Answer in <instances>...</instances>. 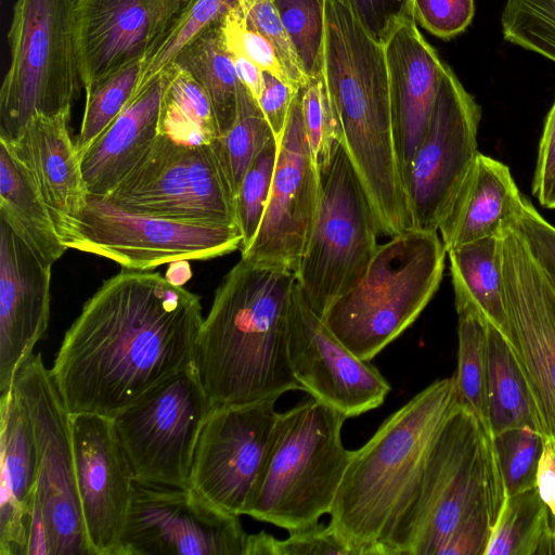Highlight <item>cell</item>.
I'll return each mask as SVG.
<instances>
[{
  "label": "cell",
  "mask_w": 555,
  "mask_h": 555,
  "mask_svg": "<svg viewBox=\"0 0 555 555\" xmlns=\"http://www.w3.org/2000/svg\"><path fill=\"white\" fill-rule=\"evenodd\" d=\"M201 299L159 273L104 281L66 331L51 369L70 414L114 418L194 369Z\"/></svg>",
  "instance_id": "6da1fadb"
},
{
  "label": "cell",
  "mask_w": 555,
  "mask_h": 555,
  "mask_svg": "<svg viewBox=\"0 0 555 555\" xmlns=\"http://www.w3.org/2000/svg\"><path fill=\"white\" fill-rule=\"evenodd\" d=\"M298 295L295 271L244 258L223 278L203 321L194 365L215 406L302 391L288 353Z\"/></svg>",
  "instance_id": "7a4b0ae2"
},
{
  "label": "cell",
  "mask_w": 555,
  "mask_h": 555,
  "mask_svg": "<svg viewBox=\"0 0 555 555\" xmlns=\"http://www.w3.org/2000/svg\"><path fill=\"white\" fill-rule=\"evenodd\" d=\"M322 72L338 142L362 184L378 233L392 237L411 224L393 139L385 49L340 0L325 2Z\"/></svg>",
  "instance_id": "3957f363"
},
{
  "label": "cell",
  "mask_w": 555,
  "mask_h": 555,
  "mask_svg": "<svg viewBox=\"0 0 555 555\" xmlns=\"http://www.w3.org/2000/svg\"><path fill=\"white\" fill-rule=\"evenodd\" d=\"M461 405L453 375L436 379L351 451L328 526L352 555H385L439 435Z\"/></svg>",
  "instance_id": "277c9868"
},
{
  "label": "cell",
  "mask_w": 555,
  "mask_h": 555,
  "mask_svg": "<svg viewBox=\"0 0 555 555\" xmlns=\"http://www.w3.org/2000/svg\"><path fill=\"white\" fill-rule=\"evenodd\" d=\"M507 496L494 435L461 405L439 435L384 553L439 555L478 509L489 507L500 516Z\"/></svg>",
  "instance_id": "5b68a950"
},
{
  "label": "cell",
  "mask_w": 555,
  "mask_h": 555,
  "mask_svg": "<svg viewBox=\"0 0 555 555\" xmlns=\"http://www.w3.org/2000/svg\"><path fill=\"white\" fill-rule=\"evenodd\" d=\"M447 249L438 231L409 228L379 245L358 283L322 315L335 337L371 361L420 317L439 288Z\"/></svg>",
  "instance_id": "8992f818"
},
{
  "label": "cell",
  "mask_w": 555,
  "mask_h": 555,
  "mask_svg": "<svg viewBox=\"0 0 555 555\" xmlns=\"http://www.w3.org/2000/svg\"><path fill=\"white\" fill-rule=\"evenodd\" d=\"M346 420L311 396L280 413L245 515L291 531L330 514L351 453L341 440Z\"/></svg>",
  "instance_id": "52a82bcc"
},
{
  "label": "cell",
  "mask_w": 555,
  "mask_h": 555,
  "mask_svg": "<svg viewBox=\"0 0 555 555\" xmlns=\"http://www.w3.org/2000/svg\"><path fill=\"white\" fill-rule=\"evenodd\" d=\"M8 42L10 65L0 89V139L5 141L36 114L70 115L80 95L73 0H16Z\"/></svg>",
  "instance_id": "ba28073f"
},
{
  "label": "cell",
  "mask_w": 555,
  "mask_h": 555,
  "mask_svg": "<svg viewBox=\"0 0 555 555\" xmlns=\"http://www.w3.org/2000/svg\"><path fill=\"white\" fill-rule=\"evenodd\" d=\"M12 387L30 420L38 454L27 555H92L77 491L70 413L40 353L20 367Z\"/></svg>",
  "instance_id": "9c48e42d"
},
{
  "label": "cell",
  "mask_w": 555,
  "mask_h": 555,
  "mask_svg": "<svg viewBox=\"0 0 555 555\" xmlns=\"http://www.w3.org/2000/svg\"><path fill=\"white\" fill-rule=\"evenodd\" d=\"M374 215L340 143L320 171V197L295 270L301 296L320 318L363 275L378 248Z\"/></svg>",
  "instance_id": "30bf717a"
},
{
  "label": "cell",
  "mask_w": 555,
  "mask_h": 555,
  "mask_svg": "<svg viewBox=\"0 0 555 555\" xmlns=\"http://www.w3.org/2000/svg\"><path fill=\"white\" fill-rule=\"evenodd\" d=\"M60 236L67 249L101 256L134 271H149L179 260H208L230 254L243 244L237 225L132 212L91 194Z\"/></svg>",
  "instance_id": "8fae6325"
},
{
  "label": "cell",
  "mask_w": 555,
  "mask_h": 555,
  "mask_svg": "<svg viewBox=\"0 0 555 555\" xmlns=\"http://www.w3.org/2000/svg\"><path fill=\"white\" fill-rule=\"evenodd\" d=\"M105 198L132 212L237 225L234 196L211 143L189 145L159 134Z\"/></svg>",
  "instance_id": "7c38bea8"
},
{
  "label": "cell",
  "mask_w": 555,
  "mask_h": 555,
  "mask_svg": "<svg viewBox=\"0 0 555 555\" xmlns=\"http://www.w3.org/2000/svg\"><path fill=\"white\" fill-rule=\"evenodd\" d=\"M214 406L192 369L117 414L114 427L134 480L190 486L198 437Z\"/></svg>",
  "instance_id": "4fadbf2b"
},
{
  "label": "cell",
  "mask_w": 555,
  "mask_h": 555,
  "mask_svg": "<svg viewBox=\"0 0 555 555\" xmlns=\"http://www.w3.org/2000/svg\"><path fill=\"white\" fill-rule=\"evenodd\" d=\"M501 269L507 343L531 393L538 431L555 443V284L509 220Z\"/></svg>",
  "instance_id": "5bb4252c"
},
{
  "label": "cell",
  "mask_w": 555,
  "mask_h": 555,
  "mask_svg": "<svg viewBox=\"0 0 555 555\" xmlns=\"http://www.w3.org/2000/svg\"><path fill=\"white\" fill-rule=\"evenodd\" d=\"M481 108L447 65L403 186L411 228L438 231L478 154Z\"/></svg>",
  "instance_id": "9a60e30c"
},
{
  "label": "cell",
  "mask_w": 555,
  "mask_h": 555,
  "mask_svg": "<svg viewBox=\"0 0 555 555\" xmlns=\"http://www.w3.org/2000/svg\"><path fill=\"white\" fill-rule=\"evenodd\" d=\"M247 537L191 486L134 480L120 555H245Z\"/></svg>",
  "instance_id": "2e32d148"
},
{
  "label": "cell",
  "mask_w": 555,
  "mask_h": 555,
  "mask_svg": "<svg viewBox=\"0 0 555 555\" xmlns=\"http://www.w3.org/2000/svg\"><path fill=\"white\" fill-rule=\"evenodd\" d=\"M275 402L217 405L203 425L190 486L223 511L245 515L280 416Z\"/></svg>",
  "instance_id": "e0dca14e"
},
{
  "label": "cell",
  "mask_w": 555,
  "mask_h": 555,
  "mask_svg": "<svg viewBox=\"0 0 555 555\" xmlns=\"http://www.w3.org/2000/svg\"><path fill=\"white\" fill-rule=\"evenodd\" d=\"M320 197V171L308 144L297 90L281 141L270 196L246 260L295 271L306 248Z\"/></svg>",
  "instance_id": "ac0fdd59"
},
{
  "label": "cell",
  "mask_w": 555,
  "mask_h": 555,
  "mask_svg": "<svg viewBox=\"0 0 555 555\" xmlns=\"http://www.w3.org/2000/svg\"><path fill=\"white\" fill-rule=\"evenodd\" d=\"M76 483L92 555H120L134 476L113 418L70 414Z\"/></svg>",
  "instance_id": "d6986e66"
},
{
  "label": "cell",
  "mask_w": 555,
  "mask_h": 555,
  "mask_svg": "<svg viewBox=\"0 0 555 555\" xmlns=\"http://www.w3.org/2000/svg\"><path fill=\"white\" fill-rule=\"evenodd\" d=\"M288 353L293 374L309 396L349 417L380 406L391 387L382 373L352 353L304 300L293 312Z\"/></svg>",
  "instance_id": "ffe728a7"
},
{
  "label": "cell",
  "mask_w": 555,
  "mask_h": 555,
  "mask_svg": "<svg viewBox=\"0 0 555 555\" xmlns=\"http://www.w3.org/2000/svg\"><path fill=\"white\" fill-rule=\"evenodd\" d=\"M188 0H73L74 37L86 94L144 59Z\"/></svg>",
  "instance_id": "44dd1931"
},
{
  "label": "cell",
  "mask_w": 555,
  "mask_h": 555,
  "mask_svg": "<svg viewBox=\"0 0 555 555\" xmlns=\"http://www.w3.org/2000/svg\"><path fill=\"white\" fill-rule=\"evenodd\" d=\"M51 268L0 219V396L47 332Z\"/></svg>",
  "instance_id": "7402d4cb"
},
{
  "label": "cell",
  "mask_w": 555,
  "mask_h": 555,
  "mask_svg": "<svg viewBox=\"0 0 555 555\" xmlns=\"http://www.w3.org/2000/svg\"><path fill=\"white\" fill-rule=\"evenodd\" d=\"M393 139L402 181L425 135L446 69L415 20L400 24L384 44Z\"/></svg>",
  "instance_id": "603a6c76"
},
{
  "label": "cell",
  "mask_w": 555,
  "mask_h": 555,
  "mask_svg": "<svg viewBox=\"0 0 555 555\" xmlns=\"http://www.w3.org/2000/svg\"><path fill=\"white\" fill-rule=\"evenodd\" d=\"M69 118L36 114L13 140L0 139L37 185L59 234L79 215L89 194L80 155L69 135Z\"/></svg>",
  "instance_id": "cb8c5ba5"
},
{
  "label": "cell",
  "mask_w": 555,
  "mask_h": 555,
  "mask_svg": "<svg viewBox=\"0 0 555 555\" xmlns=\"http://www.w3.org/2000/svg\"><path fill=\"white\" fill-rule=\"evenodd\" d=\"M164 92L160 74L139 88L114 121L80 155L88 193L106 197L159 135Z\"/></svg>",
  "instance_id": "d4e9b609"
},
{
  "label": "cell",
  "mask_w": 555,
  "mask_h": 555,
  "mask_svg": "<svg viewBox=\"0 0 555 555\" xmlns=\"http://www.w3.org/2000/svg\"><path fill=\"white\" fill-rule=\"evenodd\" d=\"M519 194L509 168L479 153L438 229L447 251L501 236Z\"/></svg>",
  "instance_id": "484cf974"
},
{
  "label": "cell",
  "mask_w": 555,
  "mask_h": 555,
  "mask_svg": "<svg viewBox=\"0 0 555 555\" xmlns=\"http://www.w3.org/2000/svg\"><path fill=\"white\" fill-rule=\"evenodd\" d=\"M0 219L5 221L43 262L53 264L67 249L37 185L2 141Z\"/></svg>",
  "instance_id": "4316f807"
},
{
  "label": "cell",
  "mask_w": 555,
  "mask_h": 555,
  "mask_svg": "<svg viewBox=\"0 0 555 555\" xmlns=\"http://www.w3.org/2000/svg\"><path fill=\"white\" fill-rule=\"evenodd\" d=\"M456 311L468 310L507 341V315L501 269V236L474 241L447 251Z\"/></svg>",
  "instance_id": "83f0119b"
},
{
  "label": "cell",
  "mask_w": 555,
  "mask_h": 555,
  "mask_svg": "<svg viewBox=\"0 0 555 555\" xmlns=\"http://www.w3.org/2000/svg\"><path fill=\"white\" fill-rule=\"evenodd\" d=\"M1 500L14 503L31 524L37 499L38 454L33 426L13 387L0 396Z\"/></svg>",
  "instance_id": "f1b7e54d"
},
{
  "label": "cell",
  "mask_w": 555,
  "mask_h": 555,
  "mask_svg": "<svg viewBox=\"0 0 555 555\" xmlns=\"http://www.w3.org/2000/svg\"><path fill=\"white\" fill-rule=\"evenodd\" d=\"M173 64L189 72L204 88L215 112L219 137L227 133L236 119L241 82L219 24L190 42Z\"/></svg>",
  "instance_id": "f546056e"
},
{
  "label": "cell",
  "mask_w": 555,
  "mask_h": 555,
  "mask_svg": "<svg viewBox=\"0 0 555 555\" xmlns=\"http://www.w3.org/2000/svg\"><path fill=\"white\" fill-rule=\"evenodd\" d=\"M159 134L189 145L212 143L218 127L210 99L199 82L176 64L163 73Z\"/></svg>",
  "instance_id": "4dcf8cb0"
},
{
  "label": "cell",
  "mask_w": 555,
  "mask_h": 555,
  "mask_svg": "<svg viewBox=\"0 0 555 555\" xmlns=\"http://www.w3.org/2000/svg\"><path fill=\"white\" fill-rule=\"evenodd\" d=\"M488 406L493 435L531 426L537 428L531 393L505 337L488 324Z\"/></svg>",
  "instance_id": "1f68e13d"
},
{
  "label": "cell",
  "mask_w": 555,
  "mask_h": 555,
  "mask_svg": "<svg viewBox=\"0 0 555 555\" xmlns=\"http://www.w3.org/2000/svg\"><path fill=\"white\" fill-rule=\"evenodd\" d=\"M555 554V522L537 487L508 495L485 555Z\"/></svg>",
  "instance_id": "d6a6232c"
},
{
  "label": "cell",
  "mask_w": 555,
  "mask_h": 555,
  "mask_svg": "<svg viewBox=\"0 0 555 555\" xmlns=\"http://www.w3.org/2000/svg\"><path fill=\"white\" fill-rule=\"evenodd\" d=\"M457 313V365L453 374L457 397L488 431V323L468 310ZM493 434V433H492Z\"/></svg>",
  "instance_id": "836d02e7"
},
{
  "label": "cell",
  "mask_w": 555,
  "mask_h": 555,
  "mask_svg": "<svg viewBox=\"0 0 555 555\" xmlns=\"http://www.w3.org/2000/svg\"><path fill=\"white\" fill-rule=\"evenodd\" d=\"M271 138L273 133L258 101L241 83L236 119L227 133L211 143L234 202L247 169Z\"/></svg>",
  "instance_id": "e575fe53"
},
{
  "label": "cell",
  "mask_w": 555,
  "mask_h": 555,
  "mask_svg": "<svg viewBox=\"0 0 555 555\" xmlns=\"http://www.w3.org/2000/svg\"><path fill=\"white\" fill-rule=\"evenodd\" d=\"M237 5V0H188L143 59L138 89L158 77L190 42Z\"/></svg>",
  "instance_id": "d590c367"
},
{
  "label": "cell",
  "mask_w": 555,
  "mask_h": 555,
  "mask_svg": "<svg viewBox=\"0 0 555 555\" xmlns=\"http://www.w3.org/2000/svg\"><path fill=\"white\" fill-rule=\"evenodd\" d=\"M142 68L143 59L137 60L108 76L86 94L81 127L75 142L79 154L114 121L132 99Z\"/></svg>",
  "instance_id": "8d00e7d4"
},
{
  "label": "cell",
  "mask_w": 555,
  "mask_h": 555,
  "mask_svg": "<svg viewBox=\"0 0 555 555\" xmlns=\"http://www.w3.org/2000/svg\"><path fill=\"white\" fill-rule=\"evenodd\" d=\"M326 0H274L305 76L322 72Z\"/></svg>",
  "instance_id": "74e56055"
},
{
  "label": "cell",
  "mask_w": 555,
  "mask_h": 555,
  "mask_svg": "<svg viewBox=\"0 0 555 555\" xmlns=\"http://www.w3.org/2000/svg\"><path fill=\"white\" fill-rule=\"evenodd\" d=\"M501 26L506 41L555 62V0H506Z\"/></svg>",
  "instance_id": "f35d334b"
},
{
  "label": "cell",
  "mask_w": 555,
  "mask_h": 555,
  "mask_svg": "<svg viewBox=\"0 0 555 555\" xmlns=\"http://www.w3.org/2000/svg\"><path fill=\"white\" fill-rule=\"evenodd\" d=\"M543 436L531 426L515 427L494 435L507 495L535 487Z\"/></svg>",
  "instance_id": "ab89813d"
},
{
  "label": "cell",
  "mask_w": 555,
  "mask_h": 555,
  "mask_svg": "<svg viewBox=\"0 0 555 555\" xmlns=\"http://www.w3.org/2000/svg\"><path fill=\"white\" fill-rule=\"evenodd\" d=\"M278 143L271 138L247 169L235 196L236 224L243 235L241 250L254 240L260 225L273 180Z\"/></svg>",
  "instance_id": "60d3db41"
},
{
  "label": "cell",
  "mask_w": 555,
  "mask_h": 555,
  "mask_svg": "<svg viewBox=\"0 0 555 555\" xmlns=\"http://www.w3.org/2000/svg\"><path fill=\"white\" fill-rule=\"evenodd\" d=\"M305 131L311 156L319 171L324 169L338 142V125L323 72L300 87Z\"/></svg>",
  "instance_id": "b9f144b4"
},
{
  "label": "cell",
  "mask_w": 555,
  "mask_h": 555,
  "mask_svg": "<svg viewBox=\"0 0 555 555\" xmlns=\"http://www.w3.org/2000/svg\"><path fill=\"white\" fill-rule=\"evenodd\" d=\"M223 43L231 54H240L279 79L291 85L276 49L245 20L240 7L233 8L219 23Z\"/></svg>",
  "instance_id": "7bdbcfd3"
},
{
  "label": "cell",
  "mask_w": 555,
  "mask_h": 555,
  "mask_svg": "<svg viewBox=\"0 0 555 555\" xmlns=\"http://www.w3.org/2000/svg\"><path fill=\"white\" fill-rule=\"evenodd\" d=\"M237 3L246 22L276 49L291 86L298 90L308 78L284 30L274 0H237Z\"/></svg>",
  "instance_id": "ee69618b"
},
{
  "label": "cell",
  "mask_w": 555,
  "mask_h": 555,
  "mask_svg": "<svg viewBox=\"0 0 555 555\" xmlns=\"http://www.w3.org/2000/svg\"><path fill=\"white\" fill-rule=\"evenodd\" d=\"M509 223L555 284V227L547 222L521 193L514 203Z\"/></svg>",
  "instance_id": "f6af8a7d"
},
{
  "label": "cell",
  "mask_w": 555,
  "mask_h": 555,
  "mask_svg": "<svg viewBox=\"0 0 555 555\" xmlns=\"http://www.w3.org/2000/svg\"><path fill=\"white\" fill-rule=\"evenodd\" d=\"M363 30L385 44L391 33L403 22L415 20L413 0H340Z\"/></svg>",
  "instance_id": "bcb514c9"
},
{
  "label": "cell",
  "mask_w": 555,
  "mask_h": 555,
  "mask_svg": "<svg viewBox=\"0 0 555 555\" xmlns=\"http://www.w3.org/2000/svg\"><path fill=\"white\" fill-rule=\"evenodd\" d=\"M415 21L434 36L449 40L463 33L475 14V0H413Z\"/></svg>",
  "instance_id": "7dc6e473"
},
{
  "label": "cell",
  "mask_w": 555,
  "mask_h": 555,
  "mask_svg": "<svg viewBox=\"0 0 555 555\" xmlns=\"http://www.w3.org/2000/svg\"><path fill=\"white\" fill-rule=\"evenodd\" d=\"M352 555L351 551L336 537L328 524L319 521L288 531V537L279 540L271 535L270 555Z\"/></svg>",
  "instance_id": "c3c4849f"
},
{
  "label": "cell",
  "mask_w": 555,
  "mask_h": 555,
  "mask_svg": "<svg viewBox=\"0 0 555 555\" xmlns=\"http://www.w3.org/2000/svg\"><path fill=\"white\" fill-rule=\"evenodd\" d=\"M296 92L297 90L287 82L263 72L262 90L257 101L278 144L282 139Z\"/></svg>",
  "instance_id": "681fc988"
},
{
  "label": "cell",
  "mask_w": 555,
  "mask_h": 555,
  "mask_svg": "<svg viewBox=\"0 0 555 555\" xmlns=\"http://www.w3.org/2000/svg\"><path fill=\"white\" fill-rule=\"evenodd\" d=\"M555 172V101L546 116L532 178V194L541 202Z\"/></svg>",
  "instance_id": "f907efd6"
},
{
  "label": "cell",
  "mask_w": 555,
  "mask_h": 555,
  "mask_svg": "<svg viewBox=\"0 0 555 555\" xmlns=\"http://www.w3.org/2000/svg\"><path fill=\"white\" fill-rule=\"evenodd\" d=\"M535 487L555 522V443L550 438H544Z\"/></svg>",
  "instance_id": "816d5d0a"
},
{
  "label": "cell",
  "mask_w": 555,
  "mask_h": 555,
  "mask_svg": "<svg viewBox=\"0 0 555 555\" xmlns=\"http://www.w3.org/2000/svg\"><path fill=\"white\" fill-rule=\"evenodd\" d=\"M231 56L240 82L258 100L263 85V70L243 55Z\"/></svg>",
  "instance_id": "f5cc1de1"
},
{
  "label": "cell",
  "mask_w": 555,
  "mask_h": 555,
  "mask_svg": "<svg viewBox=\"0 0 555 555\" xmlns=\"http://www.w3.org/2000/svg\"><path fill=\"white\" fill-rule=\"evenodd\" d=\"M189 260L170 262L165 278L171 283L182 286L192 275Z\"/></svg>",
  "instance_id": "db71d44e"
},
{
  "label": "cell",
  "mask_w": 555,
  "mask_h": 555,
  "mask_svg": "<svg viewBox=\"0 0 555 555\" xmlns=\"http://www.w3.org/2000/svg\"><path fill=\"white\" fill-rule=\"evenodd\" d=\"M540 204L545 208L555 209V172L552 178L548 190L544 198L540 202Z\"/></svg>",
  "instance_id": "11a10c76"
}]
</instances>
